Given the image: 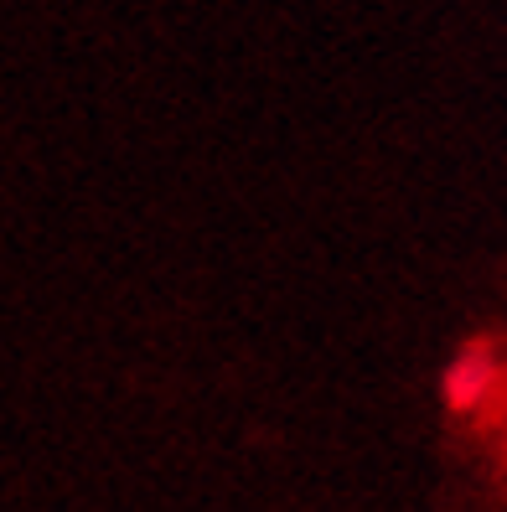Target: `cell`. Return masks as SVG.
Masks as SVG:
<instances>
[{"label": "cell", "mask_w": 507, "mask_h": 512, "mask_svg": "<svg viewBox=\"0 0 507 512\" xmlns=\"http://www.w3.org/2000/svg\"><path fill=\"white\" fill-rule=\"evenodd\" d=\"M492 378H497V363H492V352L476 342V347H461L456 357H451V368H445V378H440V394H445V404L451 409H476L487 399V388H492Z\"/></svg>", "instance_id": "obj_1"}]
</instances>
